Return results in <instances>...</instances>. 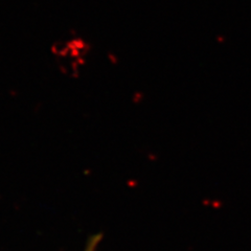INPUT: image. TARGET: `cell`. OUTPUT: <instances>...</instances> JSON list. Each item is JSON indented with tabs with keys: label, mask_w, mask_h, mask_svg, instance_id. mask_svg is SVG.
I'll return each instance as SVG.
<instances>
[{
	"label": "cell",
	"mask_w": 251,
	"mask_h": 251,
	"mask_svg": "<svg viewBox=\"0 0 251 251\" xmlns=\"http://www.w3.org/2000/svg\"><path fill=\"white\" fill-rule=\"evenodd\" d=\"M101 240V234H94L93 237L90 238L87 245H86L85 251H97V248L100 244V241Z\"/></svg>",
	"instance_id": "6da1fadb"
}]
</instances>
